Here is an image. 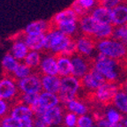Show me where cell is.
Instances as JSON below:
<instances>
[{
    "instance_id": "cell-8",
    "label": "cell",
    "mask_w": 127,
    "mask_h": 127,
    "mask_svg": "<svg viewBox=\"0 0 127 127\" xmlns=\"http://www.w3.org/2000/svg\"><path fill=\"white\" fill-rule=\"evenodd\" d=\"M71 63L73 67L72 75L77 77L78 79H81L92 68L95 67V58L84 57L76 53L71 57Z\"/></svg>"
},
{
    "instance_id": "cell-5",
    "label": "cell",
    "mask_w": 127,
    "mask_h": 127,
    "mask_svg": "<svg viewBox=\"0 0 127 127\" xmlns=\"http://www.w3.org/2000/svg\"><path fill=\"white\" fill-rule=\"evenodd\" d=\"M20 95L17 79L11 75H4L0 79V98L13 103L18 101Z\"/></svg>"
},
{
    "instance_id": "cell-11",
    "label": "cell",
    "mask_w": 127,
    "mask_h": 127,
    "mask_svg": "<svg viewBox=\"0 0 127 127\" xmlns=\"http://www.w3.org/2000/svg\"><path fill=\"white\" fill-rule=\"evenodd\" d=\"M37 71L41 75H58L57 56L48 51L43 52Z\"/></svg>"
},
{
    "instance_id": "cell-44",
    "label": "cell",
    "mask_w": 127,
    "mask_h": 127,
    "mask_svg": "<svg viewBox=\"0 0 127 127\" xmlns=\"http://www.w3.org/2000/svg\"><path fill=\"white\" fill-rule=\"evenodd\" d=\"M96 1H98V2H99V4H100V2H101L102 0H96Z\"/></svg>"
},
{
    "instance_id": "cell-43",
    "label": "cell",
    "mask_w": 127,
    "mask_h": 127,
    "mask_svg": "<svg viewBox=\"0 0 127 127\" xmlns=\"http://www.w3.org/2000/svg\"><path fill=\"white\" fill-rule=\"evenodd\" d=\"M123 123H124V125H125V127H127V117H124Z\"/></svg>"
},
{
    "instance_id": "cell-29",
    "label": "cell",
    "mask_w": 127,
    "mask_h": 127,
    "mask_svg": "<svg viewBox=\"0 0 127 127\" xmlns=\"http://www.w3.org/2000/svg\"><path fill=\"white\" fill-rule=\"evenodd\" d=\"M42 52L36 51V50H29L27 57L24 59V63L28 65L32 70L37 71L39 68L41 60H42Z\"/></svg>"
},
{
    "instance_id": "cell-19",
    "label": "cell",
    "mask_w": 127,
    "mask_h": 127,
    "mask_svg": "<svg viewBox=\"0 0 127 127\" xmlns=\"http://www.w3.org/2000/svg\"><path fill=\"white\" fill-rule=\"evenodd\" d=\"M42 91L58 94L61 88V77L59 75H42Z\"/></svg>"
},
{
    "instance_id": "cell-1",
    "label": "cell",
    "mask_w": 127,
    "mask_h": 127,
    "mask_svg": "<svg viewBox=\"0 0 127 127\" xmlns=\"http://www.w3.org/2000/svg\"><path fill=\"white\" fill-rule=\"evenodd\" d=\"M46 51L56 56L63 55L74 39L62 33L58 28L52 27L45 34Z\"/></svg>"
},
{
    "instance_id": "cell-21",
    "label": "cell",
    "mask_w": 127,
    "mask_h": 127,
    "mask_svg": "<svg viewBox=\"0 0 127 127\" xmlns=\"http://www.w3.org/2000/svg\"><path fill=\"white\" fill-rule=\"evenodd\" d=\"M79 15L70 6L69 8H66L64 10L57 12L52 17V19L50 20V22H51L52 26H55V25H58V24L62 23V22L79 21Z\"/></svg>"
},
{
    "instance_id": "cell-17",
    "label": "cell",
    "mask_w": 127,
    "mask_h": 127,
    "mask_svg": "<svg viewBox=\"0 0 127 127\" xmlns=\"http://www.w3.org/2000/svg\"><path fill=\"white\" fill-rule=\"evenodd\" d=\"M23 38L30 50H36V51H40V52L46 51L45 34H23Z\"/></svg>"
},
{
    "instance_id": "cell-34",
    "label": "cell",
    "mask_w": 127,
    "mask_h": 127,
    "mask_svg": "<svg viewBox=\"0 0 127 127\" xmlns=\"http://www.w3.org/2000/svg\"><path fill=\"white\" fill-rule=\"evenodd\" d=\"M78 120V115H76L73 112L66 110L64 113L63 121V127H76Z\"/></svg>"
},
{
    "instance_id": "cell-35",
    "label": "cell",
    "mask_w": 127,
    "mask_h": 127,
    "mask_svg": "<svg viewBox=\"0 0 127 127\" xmlns=\"http://www.w3.org/2000/svg\"><path fill=\"white\" fill-rule=\"evenodd\" d=\"M0 125L1 127H20V121L12 116L7 115L0 120Z\"/></svg>"
},
{
    "instance_id": "cell-39",
    "label": "cell",
    "mask_w": 127,
    "mask_h": 127,
    "mask_svg": "<svg viewBox=\"0 0 127 127\" xmlns=\"http://www.w3.org/2000/svg\"><path fill=\"white\" fill-rule=\"evenodd\" d=\"M122 2H123V0H102L101 2H100L99 4L108 8L109 10H112L116 6L121 4Z\"/></svg>"
},
{
    "instance_id": "cell-42",
    "label": "cell",
    "mask_w": 127,
    "mask_h": 127,
    "mask_svg": "<svg viewBox=\"0 0 127 127\" xmlns=\"http://www.w3.org/2000/svg\"><path fill=\"white\" fill-rule=\"evenodd\" d=\"M119 87H120V90H123L127 93V78L125 79V81L119 84Z\"/></svg>"
},
{
    "instance_id": "cell-40",
    "label": "cell",
    "mask_w": 127,
    "mask_h": 127,
    "mask_svg": "<svg viewBox=\"0 0 127 127\" xmlns=\"http://www.w3.org/2000/svg\"><path fill=\"white\" fill-rule=\"evenodd\" d=\"M34 117L33 118H27L20 121V127H34Z\"/></svg>"
},
{
    "instance_id": "cell-31",
    "label": "cell",
    "mask_w": 127,
    "mask_h": 127,
    "mask_svg": "<svg viewBox=\"0 0 127 127\" xmlns=\"http://www.w3.org/2000/svg\"><path fill=\"white\" fill-rule=\"evenodd\" d=\"M114 104L116 107L124 112L125 114H127V93L123 90H119L117 94L114 101Z\"/></svg>"
},
{
    "instance_id": "cell-26",
    "label": "cell",
    "mask_w": 127,
    "mask_h": 127,
    "mask_svg": "<svg viewBox=\"0 0 127 127\" xmlns=\"http://www.w3.org/2000/svg\"><path fill=\"white\" fill-rule=\"evenodd\" d=\"M52 27L58 28V30H60L62 33H64L66 35L73 38H76L79 35V33H80L79 28V21L62 22V23H59Z\"/></svg>"
},
{
    "instance_id": "cell-13",
    "label": "cell",
    "mask_w": 127,
    "mask_h": 127,
    "mask_svg": "<svg viewBox=\"0 0 127 127\" xmlns=\"http://www.w3.org/2000/svg\"><path fill=\"white\" fill-rule=\"evenodd\" d=\"M9 115L20 120V121L27 118L34 117V111L32 109L31 106L25 104L20 101H16L13 103H12V107H11Z\"/></svg>"
},
{
    "instance_id": "cell-41",
    "label": "cell",
    "mask_w": 127,
    "mask_h": 127,
    "mask_svg": "<svg viewBox=\"0 0 127 127\" xmlns=\"http://www.w3.org/2000/svg\"><path fill=\"white\" fill-rule=\"evenodd\" d=\"M34 127H50L41 117H34Z\"/></svg>"
},
{
    "instance_id": "cell-22",
    "label": "cell",
    "mask_w": 127,
    "mask_h": 127,
    "mask_svg": "<svg viewBox=\"0 0 127 127\" xmlns=\"http://www.w3.org/2000/svg\"><path fill=\"white\" fill-rule=\"evenodd\" d=\"M112 24L114 26H122L127 24V2H122L112 9Z\"/></svg>"
},
{
    "instance_id": "cell-9",
    "label": "cell",
    "mask_w": 127,
    "mask_h": 127,
    "mask_svg": "<svg viewBox=\"0 0 127 127\" xmlns=\"http://www.w3.org/2000/svg\"><path fill=\"white\" fill-rule=\"evenodd\" d=\"M18 87L20 94L34 93L40 94L42 91V75L37 71H34L29 76L18 80Z\"/></svg>"
},
{
    "instance_id": "cell-6",
    "label": "cell",
    "mask_w": 127,
    "mask_h": 127,
    "mask_svg": "<svg viewBox=\"0 0 127 127\" xmlns=\"http://www.w3.org/2000/svg\"><path fill=\"white\" fill-rule=\"evenodd\" d=\"M119 90V84L105 82L95 91L98 103L105 108L112 106L114 104L116 95Z\"/></svg>"
},
{
    "instance_id": "cell-32",
    "label": "cell",
    "mask_w": 127,
    "mask_h": 127,
    "mask_svg": "<svg viewBox=\"0 0 127 127\" xmlns=\"http://www.w3.org/2000/svg\"><path fill=\"white\" fill-rule=\"evenodd\" d=\"M112 39L120 41L127 47V24L114 28Z\"/></svg>"
},
{
    "instance_id": "cell-37",
    "label": "cell",
    "mask_w": 127,
    "mask_h": 127,
    "mask_svg": "<svg viewBox=\"0 0 127 127\" xmlns=\"http://www.w3.org/2000/svg\"><path fill=\"white\" fill-rule=\"evenodd\" d=\"M12 107V102L0 98V120L9 115Z\"/></svg>"
},
{
    "instance_id": "cell-25",
    "label": "cell",
    "mask_w": 127,
    "mask_h": 127,
    "mask_svg": "<svg viewBox=\"0 0 127 127\" xmlns=\"http://www.w3.org/2000/svg\"><path fill=\"white\" fill-rule=\"evenodd\" d=\"M64 106L66 110L73 112V113H75L78 116L86 115V114L88 113L90 111L88 106L85 102H83L79 97L68 101Z\"/></svg>"
},
{
    "instance_id": "cell-10",
    "label": "cell",
    "mask_w": 127,
    "mask_h": 127,
    "mask_svg": "<svg viewBox=\"0 0 127 127\" xmlns=\"http://www.w3.org/2000/svg\"><path fill=\"white\" fill-rule=\"evenodd\" d=\"M65 111L66 109L64 106L63 104H59L46 109L43 114L41 116V117L50 127L61 126L63 125Z\"/></svg>"
},
{
    "instance_id": "cell-36",
    "label": "cell",
    "mask_w": 127,
    "mask_h": 127,
    "mask_svg": "<svg viewBox=\"0 0 127 127\" xmlns=\"http://www.w3.org/2000/svg\"><path fill=\"white\" fill-rule=\"evenodd\" d=\"M76 127H96V125L93 118L86 115H82L78 117Z\"/></svg>"
},
{
    "instance_id": "cell-45",
    "label": "cell",
    "mask_w": 127,
    "mask_h": 127,
    "mask_svg": "<svg viewBox=\"0 0 127 127\" xmlns=\"http://www.w3.org/2000/svg\"><path fill=\"white\" fill-rule=\"evenodd\" d=\"M0 127H1V125H0Z\"/></svg>"
},
{
    "instance_id": "cell-27",
    "label": "cell",
    "mask_w": 127,
    "mask_h": 127,
    "mask_svg": "<svg viewBox=\"0 0 127 127\" xmlns=\"http://www.w3.org/2000/svg\"><path fill=\"white\" fill-rule=\"evenodd\" d=\"M20 61L16 59L13 56L8 52L3 57L2 62H1V64H2V69L4 71V75H12V73L15 71L16 67L18 66Z\"/></svg>"
},
{
    "instance_id": "cell-38",
    "label": "cell",
    "mask_w": 127,
    "mask_h": 127,
    "mask_svg": "<svg viewBox=\"0 0 127 127\" xmlns=\"http://www.w3.org/2000/svg\"><path fill=\"white\" fill-rule=\"evenodd\" d=\"M106 117L107 119L109 120L110 123H118V122H122L124 119V117L122 115L116 111L115 109H109V110L106 112Z\"/></svg>"
},
{
    "instance_id": "cell-24",
    "label": "cell",
    "mask_w": 127,
    "mask_h": 127,
    "mask_svg": "<svg viewBox=\"0 0 127 127\" xmlns=\"http://www.w3.org/2000/svg\"><path fill=\"white\" fill-rule=\"evenodd\" d=\"M58 58V71L60 77L72 75L73 67L71 63V58L64 55L57 56Z\"/></svg>"
},
{
    "instance_id": "cell-15",
    "label": "cell",
    "mask_w": 127,
    "mask_h": 127,
    "mask_svg": "<svg viewBox=\"0 0 127 127\" xmlns=\"http://www.w3.org/2000/svg\"><path fill=\"white\" fill-rule=\"evenodd\" d=\"M29 50V48L24 41L23 34H21V36L16 37L13 40L10 48V53L20 62L24 61Z\"/></svg>"
},
{
    "instance_id": "cell-14",
    "label": "cell",
    "mask_w": 127,
    "mask_h": 127,
    "mask_svg": "<svg viewBox=\"0 0 127 127\" xmlns=\"http://www.w3.org/2000/svg\"><path fill=\"white\" fill-rule=\"evenodd\" d=\"M99 22L94 18L91 14H87L80 17L79 20V32L81 34L94 37L95 32L99 27Z\"/></svg>"
},
{
    "instance_id": "cell-16",
    "label": "cell",
    "mask_w": 127,
    "mask_h": 127,
    "mask_svg": "<svg viewBox=\"0 0 127 127\" xmlns=\"http://www.w3.org/2000/svg\"><path fill=\"white\" fill-rule=\"evenodd\" d=\"M52 28L51 22L45 20H38L28 23L23 30L24 34H46Z\"/></svg>"
},
{
    "instance_id": "cell-20",
    "label": "cell",
    "mask_w": 127,
    "mask_h": 127,
    "mask_svg": "<svg viewBox=\"0 0 127 127\" xmlns=\"http://www.w3.org/2000/svg\"><path fill=\"white\" fill-rule=\"evenodd\" d=\"M37 102L44 111L50 108L61 104L58 94L50 93L47 91H42L39 94Z\"/></svg>"
},
{
    "instance_id": "cell-18",
    "label": "cell",
    "mask_w": 127,
    "mask_h": 127,
    "mask_svg": "<svg viewBox=\"0 0 127 127\" xmlns=\"http://www.w3.org/2000/svg\"><path fill=\"white\" fill-rule=\"evenodd\" d=\"M98 4L99 2L96 0H74L73 3L71 4V7L80 18L82 16L89 14Z\"/></svg>"
},
{
    "instance_id": "cell-3",
    "label": "cell",
    "mask_w": 127,
    "mask_h": 127,
    "mask_svg": "<svg viewBox=\"0 0 127 127\" xmlns=\"http://www.w3.org/2000/svg\"><path fill=\"white\" fill-rule=\"evenodd\" d=\"M96 49L99 52L117 61H125L127 59V47L117 40L112 38L99 40L97 41Z\"/></svg>"
},
{
    "instance_id": "cell-12",
    "label": "cell",
    "mask_w": 127,
    "mask_h": 127,
    "mask_svg": "<svg viewBox=\"0 0 127 127\" xmlns=\"http://www.w3.org/2000/svg\"><path fill=\"white\" fill-rule=\"evenodd\" d=\"M77 44V53L84 57H90L96 49L97 41L92 36L79 34L75 38Z\"/></svg>"
},
{
    "instance_id": "cell-2",
    "label": "cell",
    "mask_w": 127,
    "mask_h": 127,
    "mask_svg": "<svg viewBox=\"0 0 127 127\" xmlns=\"http://www.w3.org/2000/svg\"><path fill=\"white\" fill-rule=\"evenodd\" d=\"M120 64L118 61L109 58L108 56L101 52H99L95 58V69L99 72H101L105 77L107 82H109V83L120 84L118 82L119 75L117 70Z\"/></svg>"
},
{
    "instance_id": "cell-7",
    "label": "cell",
    "mask_w": 127,
    "mask_h": 127,
    "mask_svg": "<svg viewBox=\"0 0 127 127\" xmlns=\"http://www.w3.org/2000/svg\"><path fill=\"white\" fill-rule=\"evenodd\" d=\"M79 79L82 92L96 91L102 84L107 82L105 77L95 69V67L92 68L83 78Z\"/></svg>"
},
{
    "instance_id": "cell-30",
    "label": "cell",
    "mask_w": 127,
    "mask_h": 127,
    "mask_svg": "<svg viewBox=\"0 0 127 127\" xmlns=\"http://www.w3.org/2000/svg\"><path fill=\"white\" fill-rule=\"evenodd\" d=\"M34 71V70H32L29 66L27 65L26 64L22 61L19 63L18 66L16 67L15 71H14V72L12 73V76L15 79L19 80V79H24V78L29 76L30 74L33 73Z\"/></svg>"
},
{
    "instance_id": "cell-28",
    "label": "cell",
    "mask_w": 127,
    "mask_h": 127,
    "mask_svg": "<svg viewBox=\"0 0 127 127\" xmlns=\"http://www.w3.org/2000/svg\"><path fill=\"white\" fill-rule=\"evenodd\" d=\"M114 26L113 24H105V23H100L97 30L95 32L94 38L96 41L102 39H109L112 38L114 32Z\"/></svg>"
},
{
    "instance_id": "cell-4",
    "label": "cell",
    "mask_w": 127,
    "mask_h": 127,
    "mask_svg": "<svg viewBox=\"0 0 127 127\" xmlns=\"http://www.w3.org/2000/svg\"><path fill=\"white\" fill-rule=\"evenodd\" d=\"M79 90H81L79 79L73 75L61 77V88L58 93L61 104L64 105L68 101L79 97Z\"/></svg>"
},
{
    "instance_id": "cell-23",
    "label": "cell",
    "mask_w": 127,
    "mask_h": 127,
    "mask_svg": "<svg viewBox=\"0 0 127 127\" xmlns=\"http://www.w3.org/2000/svg\"><path fill=\"white\" fill-rule=\"evenodd\" d=\"M90 14L99 23L112 24V11L101 4L95 6L91 11Z\"/></svg>"
},
{
    "instance_id": "cell-33",
    "label": "cell",
    "mask_w": 127,
    "mask_h": 127,
    "mask_svg": "<svg viewBox=\"0 0 127 127\" xmlns=\"http://www.w3.org/2000/svg\"><path fill=\"white\" fill-rule=\"evenodd\" d=\"M38 98H39V94H34V93H24L20 94L19 96L18 101L21 102L28 104L29 106H33L35 102H37Z\"/></svg>"
}]
</instances>
